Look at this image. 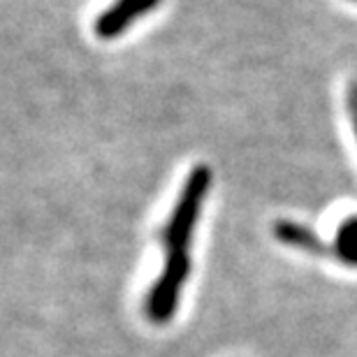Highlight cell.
<instances>
[{
  "label": "cell",
  "mask_w": 357,
  "mask_h": 357,
  "mask_svg": "<svg viewBox=\"0 0 357 357\" xmlns=\"http://www.w3.org/2000/svg\"><path fill=\"white\" fill-rule=\"evenodd\" d=\"M211 188V169L206 165H197L190 169L178 192L174 209L169 213V220L162 227V246L167 251H188L195 225L199 220V211Z\"/></svg>",
  "instance_id": "6da1fadb"
},
{
  "label": "cell",
  "mask_w": 357,
  "mask_h": 357,
  "mask_svg": "<svg viewBox=\"0 0 357 357\" xmlns=\"http://www.w3.org/2000/svg\"><path fill=\"white\" fill-rule=\"evenodd\" d=\"M190 276V253L188 251H167L165 265L160 276L155 278L151 292L146 297V316L155 325H165L174 318L178 309L181 290Z\"/></svg>",
  "instance_id": "7a4b0ae2"
},
{
  "label": "cell",
  "mask_w": 357,
  "mask_h": 357,
  "mask_svg": "<svg viewBox=\"0 0 357 357\" xmlns=\"http://www.w3.org/2000/svg\"><path fill=\"white\" fill-rule=\"evenodd\" d=\"M160 0H114L107 10L96 19L93 31L100 40H114L123 35L139 17L155 10Z\"/></svg>",
  "instance_id": "3957f363"
},
{
  "label": "cell",
  "mask_w": 357,
  "mask_h": 357,
  "mask_svg": "<svg viewBox=\"0 0 357 357\" xmlns=\"http://www.w3.org/2000/svg\"><path fill=\"white\" fill-rule=\"evenodd\" d=\"M274 237L278 241H283L285 246L299 248V251H306L313 255L325 253L323 239H320L311 227L295 223V220H278V223H274Z\"/></svg>",
  "instance_id": "277c9868"
},
{
  "label": "cell",
  "mask_w": 357,
  "mask_h": 357,
  "mask_svg": "<svg viewBox=\"0 0 357 357\" xmlns=\"http://www.w3.org/2000/svg\"><path fill=\"white\" fill-rule=\"evenodd\" d=\"M332 253L348 267H357V216H348L339 225Z\"/></svg>",
  "instance_id": "5b68a950"
},
{
  "label": "cell",
  "mask_w": 357,
  "mask_h": 357,
  "mask_svg": "<svg viewBox=\"0 0 357 357\" xmlns=\"http://www.w3.org/2000/svg\"><path fill=\"white\" fill-rule=\"evenodd\" d=\"M346 109H348V116H351V123L357 135V82H351L346 89Z\"/></svg>",
  "instance_id": "8992f818"
},
{
  "label": "cell",
  "mask_w": 357,
  "mask_h": 357,
  "mask_svg": "<svg viewBox=\"0 0 357 357\" xmlns=\"http://www.w3.org/2000/svg\"><path fill=\"white\" fill-rule=\"evenodd\" d=\"M355 3H357V0H355Z\"/></svg>",
  "instance_id": "52a82bcc"
}]
</instances>
